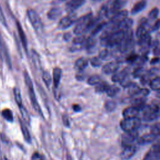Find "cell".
Segmentation results:
<instances>
[{
  "label": "cell",
  "mask_w": 160,
  "mask_h": 160,
  "mask_svg": "<svg viewBox=\"0 0 160 160\" xmlns=\"http://www.w3.org/2000/svg\"><path fill=\"white\" fill-rule=\"evenodd\" d=\"M160 28V19H158L156 21L154 25L152 26V30L154 31H157Z\"/></svg>",
  "instance_id": "obj_49"
},
{
  "label": "cell",
  "mask_w": 160,
  "mask_h": 160,
  "mask_svg": "<svg viewBox=\"0 0 160 160\" xmlns=\"http://www.w3.org/2000/svg\"><path fill=\"white\" fill-rule=\"evenodd\" d=\"M78 18L74 12L69 13L68 15L62 18L58 22V28L59 29H66L71 27L76 21Z\"/></svg>",
  "instance_id": "obj_9"
},
{
  "label": "cell",
  "mask_w": 160,
  "mask_h": 160,
  "mask_svg": "<svg viewBox=\"0 0 160 160\" xmlns=\"http://www.w3.org/2000/svg\"><path fill=\"white\" fill-rule=\"evenodd\" d=\"M91 1H94V2H100V1H102V0H91Z\"/></svg>",
  "instance_id": "obj_55"
},
{
  "label": "cell",
  "mask_w": 160,
  "mask_h": 160,
  "mask_svg": "<svg viewBox=\"0 0 160 160\" xmlns=\"http://www.w3.org/2000/svg\"><path fill=\"white\" fill-rule=\"evenodd\" d=\"M145 74L144 72V70L142 67H138L136 69H135V70L133 71L132 72V76L136 78H141L144 74Z\"/></svg>",
  "instance_id": "obj_40"
},
{
  "label": "cell",
  "mask_w": 160,
  "mask_h": 160,
  "mask_svg": "<svg viewBox=\"0 0 160 160\" xmlns=\"http://www.w3.org/2000/svg\"><path fill=\"white\" fill-rule=\"evenodd\" d=\"M133 24V21L132 19L127 17L117 24V28L119 31H126L131 29Z\"/></svg>",
  "instance_id": "obj_19"
},
{
  "label": "cell",
  "mask_w": 160,
  "mask_h": 160,
  "mask_svg": "<svg viewBox=\"0 0 160 160\" xmlns=\"http://www.w3.org/2000/svg\"><path fill=\"white\" fill-rule=\"evenodd\" d=\"M19 124H20L21 129L22 131V135L24 136V139L28 142H31V135H30L29 131L26 125L25 124V123L21 119H19Z\"/></svg>",
  "instance_id": "obj_25"
},
{
  "label": "cell",
  "mask_w": 160,
  "mask_h": 160,
  "mask_svg": "<svg viewBox=\"0 0 160 160\" xmlns=\"http://www.w3.org/2000/svg\"><path fill=\"white\" fill-rule=\"evenodd\" d=\"M88 65V61L84 58H81L76 60L74 67L78 71H82L84 70Z\"/></svg>",
  "instance_id": "obj_26"
},
{
  "label": "cell",
  "mask_w": 160,
  "mask_h": 160,
  "mask_svg": "<svg viewBox=\"0 0 160 160\" xmlns=\"http://www.w3.org/2000/svg\"><path fill=\"white\" fill-rule=\"evenodd\" d=\"M13 93H14V99L15 101L17 103V104L18 105V106H21L22 105V98H21V91L19 90V89L17 87L14 88L13 89Z\"/></svg>",
  "instance_id": "obj_33"
},
{
  "label": "cell",
  "mask_w": 160,
  "mask_h": 160,
  "mask_svg": "<svg viewBox=\"0 0 160 160\" xmlns=\"http://www.w3.org/2000/svg\"><path fill=\"white\" fill-rule=\"evenodd\" d=\"M72 109L75 112H79L81 110V108L79 104H74L72 106Z\"/></svg>",
  "instance_id": "obj_52"
},
{
  "label": "cell",
  "mask_w": 160,
  "mask_h": 160,
  "mask_svg": "<svg viewBox=\"0 0 160 160\" xmlns=\"http://www.w3.org/2000/svg\"><path fill=\"white\" fill-rule=\"evenodd\" d=\"M2 160H8V159L7 158H3Z\"/></svg>",
  "instance_id": "obj_57"
},
{
  "label": "cell",
  "mask_w": 160,
  "mask_h": 160,
  "mask_svg": "<svg viewBox=\"0 0 160 160\" xmlns=\"http://www.w3.org/2000/svg\"><path fill=\"white\" fill-rule=\"evenodd\" d=\"M60 2H64V1H68V0H58Z\"/></svg>",
  "instance_id": "obj_56"
},
{
  "label": "cell",
  "mask_w": 160,
  "mask_h": 160,
  "mask_svg": "<svg viewBox=\"0 0 160 160\" xmlns=\"http://www.w3.org/2000/svg\"><path fill=\"white\" fill-rule=\"evenodd\" d=\"M31 160H44V159L42 155L39 154L38 152H35L32 155Z\"/></svg>",
  "instance_id": "obj_47"
},
{
  "label": "cell",
  "mask_w": 160,
  "mask_h": 160,
  "mask_svg": "<svg viewBox=\"0 0 160 160\" xmlns=\"http://www.w3.org/2000/svg\"><path fill=\"white\" fill-rule=\"evenodd\" d=\"M128 16V11L127 10H121L118 12L110 20V22H112L114 24H118L122 20L127 18Z\"/></svg>",
  "instance_id": "obj_18"
},
{
  "label": "cell",
  "mask_w": 160,
  "mask_h": 160,
  "mask_svg": "<svg viewBox=\"0 0 160 160\" xmlns=\"http://www.w3.org/2000/svg\"><path fill=\"white\" fill-rule=\"evenodd\" d=\"M124 34L123 31H116L108 36L100 38V43L101 46L107 48L117 46L123 39Z\"/></svg>",
  "instance_id": "obj_2"
},
{
  "label": "cell",
  "mask_w": 160,
  "mask_h": 160,
  "mask_svg": "<svg viewBox=\"0 0 160 160\" xmlns=\"http://www.w3.org/2000/svg\"><path fill=\"white\" fill-rule=\"evenodd\" d=\"M153 53L156 56H159L160 54V46H159V45L153 49Z\"/></svg>",
  "instance_id": "obj_51"
},
{
  "label": "cell",
  "mask_w": 160,
  "mask_h": 160,
  "mask_svg": "<svg viewBox=\"0 0 160 160\" xmlns=\"http://www.w3.org/2000/svg\"><path fill=\"white\" fill-rule=\"evenodd\" d=\"M109 84L106 82H100L99 84L96 85V91L98 92H106L108 88L109 87Z\"/></svg>",
  "instance_id": "obj_35"
},
{
  "label": "cell",
  "mask_w": 160,
  "mask_h": 160,
  "mask_svg": "<svg viewBox=\"0 0 160 160\" xmlns=\"http://www.w3.org/2000/svg\"><path fill=\"white\" fill-rule=\"evenodd\" d=\"M0 22L1 23L4 25L5 27L7 26V22H6V20L4 14V12L2 11V9L1 8V4H0Z\"/></svg>",
  "instance_id": "obj_46"
},
{
  "label": "cell",
  "mask_w": 160,
  "mask_h": 160,
  "mask_svg": "<svg viewBox=\"0 0 160 160\" xmlns=\"http://www.w3.org/2000/svg\"><path fill=\"white\" fill-rule=\"evenodd\" d=\"M151 132L157 136L160 135V122L154 124L151 126Z\"/></svg>",
  "instance_id": "obj_41"
},
{
  "label": "cell",
  "mask_w": 160,
  "mask_h": 160,
  "mask_svg": "<svg viewBox=\"0 0 160 160\" xmlns=\"http://www.w3.org/2000/svg\"><path fill=\"white\" fill-rule=\"evenodd\" d=\"M138 138V132L137 131L124 132L122 135L121 143L123 147L129 145H132L133 142L137 140Z\"/></svg>",
  "instance_id": "obj_10"
},
{
  "label": "cell",
  "mask_w": 160,
  "mask_h": 160,
  "mask_svg": "<svg viewBox=\"0 0 160 160\" xmlns=\"http://www.w3.org/2000/svg\"><path fill=\"white\" fill-rule=\"evenodd\" d=\"M100 82H101V77L98 75L91 76L90 78H89L88 80V83L91 86L97 85Z\"/></svg>",
  "instance_id": "obj_37"
},
{
  "label": "cell",
  "mask_w": 160,
  "mask_h": 160,
  "mask_svg": "<svg viewBox=\"0 0 160 160\" xmlns=\"http://www.w3.org/2000/svg\"><path fill=\"white\" fill-rule=\"evenodd\" d=\"M105 109L108 111H112L116 108V102L112 101H108L105 102L104 104Z\"/></svg>",
  "instance_id": "obj_42"
},
{
  "label": "cell",
  "mask_w": 160,
  "mask_h": 160,
  "mask_svg": "<svg viewBox=\"0 0 160 160\" xmlns=\"http://www.w3.org/2000/svg\"><path fill=\"white\" fill-rule=\"evenodd\" d=\"M156 98L160 99V90L157 91V92H156Z\"/></svg>",
  "instance_id": "obj_54"
},
{
  "label": "cell",
  "mask_w": 160,
  "mask_h": 160,
  "mask_svg": "<svg viewBox=\"0 0 160 160\" xmlns=\"http://www.w3.org/2000/svg\"><path fill=\"white\" fill-rule=\"evenodd\" d=\"M19 110H20V112L22 116V119L28 124H30L31 122V118L29 116V114L28 113V111H27V109H26V108L23 106V104L21 106L19 107Z\"/></svg>",
  "instance_id": "obj_29"
},
{
  "label": "cell",
  "mask_w": 160,
  "mask_h": 160,
  "mask_svg": "<svg viewBox=\"0 0 160 160\" xmlns=\"http://www.w3.org/2000/svg\"><path fill=\"white\" fill-rule=\"evenodd\" d=\"M92 18V14L88 13L78 19L76 21V25L74 28V34L76 36H79L84 35L86 33L88 24Z\"/></svg>",
  "instance_id": "obj_5"
},
{
  "label": "cell",
  "mask_w": 160,
  "mask_h": 160,
  "mask_svg": "<svg viewBox=\"0 0 160 160\" xmlns=\"http://www.w3.org/2000/svg\"><path fill=\"white\" fill-rule=\"evenodd\" d=\"M62 74V70L59 68H55L53 69L52 72V81L54 86L56 88H57L59 84L61 78Z\"/></svg>",
  "instance_id": "obj_23"
},
{
  "label": "cell",
  "mask_w": 160,
  "mask_h": 160,
  "mask_svg": "<svg viewBox=\"0 0 160 160\" xmlns=\"http://www.w3.org/2000/svg\"><path fill=\"white\" fill-rule=\"evenodd\" d=\"M98 57L101 60H108V59L111 58V53L108 49H102V51H100V52L99 53V56Z\"/></svg>",
  "instance_id": "obj_36"
},
{
  "label": "cell",
  "mask_w": 160,
  "mask_h": 160,
  "mask_svg": "<svg viewBox=\"0 0 160 160\" xmlns=\"http://www.w3.org/2000/svg\"><path fill=\"white\" fill-rule=\"evenodd\" d=\"M142 160H160V142L151 147Z\"/></svg>",
  "instance_id": "obj_11"
},
{
  "label": "cell",
  "mask_w": 160,
  "mask_h": 160,
  "mask_svg": "<svg viewBox=\"0 0 160 160\" xmlns=\"http://www.w3.org/2000/svg\"><path fill=\"white\" fill-rule=\"evenodd\" d=\"M128 88L129 94L131 97L138 95L141 89V88L136 84H134L133 82H132V84Z\"/></svg>",
  "instance_id": "obj_31"
},
{
  "label": "cell",
  "mask_w": 160,
  "mask_h": 160,
  "mask_svg": "<svg viewBox=\"0 0 160 160\" xmlns=\"http://www.w3.org/2000/svg\"><path fill=\"white\" fill-rule=\"evenodd\" d=\"M157 137H158L157 136H156L151 132L149 134H144L141 137H138L136 141L139 144L144 145V144H149V143L154 141L155 139L157 138Z\"/></svg>",
  "instance_id": "obj_16"
},
{
  "label": "cell",
  "mask_w": 160,
  "mask_h": 160,
  "mask_svg": "<svg viewBox=\"0 0 160 160\" xmlns=\"http://www.w3.org/2000/svg\"><path fill=\"white\" fill-rule=\"evenodd\" d=\"M27 16L34 30L38 33L41 32L43 29V24L39 14L34 9H29L27 10Z\"/></svg>",
  "instance_id": "obj_8"
},
{
  "label": "cell",
  "mask_w": 160,
  "mask_h": 160,
  "mask_svg": "<svg viewBox=\"0 0 160 160\" xmlns=\"http://www.w3.org/2000/svg\"><path fill=\"white\" fill-rule=\"evenodd\" d=\"M140 112V109L134 106L128 107L122 111V116L124 118H132L138 117Z\"/></svg>",
  "instance_id": "obj_15"
},
{
  "label": "cell",
  "mask_w": 160,
  "mask_h": 160,
  "mask_svg": "<svg viewBox=\"0 0 160 160\" xmlns=\"http://www.w3.org/2000/svg\"><path fill=\"white\" fill-rule=\"evenodd\" d=\"M142 119L145 121H151L156 119L159 115L160 107L156 104H145L141 109Z\"/></svg>",
  "instance_id": "obj_4"
},
{
  "label": "cell",
  "mask_w": 160,
  "mask_h": 160,
  "mask_svg": "<svg viewBox=\"0 0 160 160\" xmlns=\"http://www.w3.org/2000/svg\"><path fill=\"white\" fill-rule=\"evenodd\" d=\"M146 97H143L141 96H135L132 97L131 102L132 106L139 108L141 111V108L146 104Z\"/></svg>",
  "instance_id": "obj_21"
},
{
  "label": "cell",
  "mask_w": 160,
  "mask_h": 160,
  "mask_svg": "<svg viewBox=\"0 0 160 160\" xmlns=\"http://www.w3.org/2000/svg\"><path fill=\"white\" fill-rule=\"evenodd\" d=\"M149 86L151 89L158 91L160 90V77H156L151 79L149 82Z\"/></svg>",
  "instance_id": "obj_30"
},
{
  "label": "cell",
  "mask_w": 160,
  "mask_h": 160,
  "mask_svg": "<svg viewBox=\"0 0 160 160\" xmlns=\"http://www.w3.org/2000/svg\"><path fill=\"white\" fill-rule=\"evenodd\" d=\"M141 124V119L138 117L124 118L120 122V126L124 132L137 131Z\"/></svg>",
  "instance_id": "obj_7"
},
{
  "label": "cell",
  "mask_w": 160,
  "mask_h": 160,
  "mask_svg": "<svg viewBox=\"0 0 160 160\" xmlns=\"http://www.w3.org/2000/svg\"><path fill=\"white\" fill-rule=\"evenodd\" d=\"M24 81H25V84L27 86L28 90V94H29V96L31 102V104L33 107V108L34 109V110L38 112L41 116H43L42 112V110L41 109V107L36 99V95H35V92H34V89L33 88V84L32 82V80L29 75V74L28 73V72L24 71Z\"/></svg>",
  "instance_id": "obj_1"
},
{
  "label": "cell",
  "mask_w": 160,
  "mask_h": 160,
  "mask_svg": "<svg viewBox=\"0 0 160 160\" xmlns=\"http://www.w3.org/2000/svg\"><path fill=\"white\" fill-rule=\"evenodd\" d=\"M42 80L44 82L46 86L49 87L52 81V78L51 74L48 71H44L42 73Z\"/></svg>",
  "instance_id": "obj_38"
},
{
  "label": "cell",
  "mask_w": 160,
  "mask_h": 160,
  "mask_svg": "<svg viewBox=\"0 0 160 160\" xmlns=\"http://www.w3.org/2000/svg\"><path fill=\"white\" fill-rule=\"evenodd\" d=\"M62 14V10L61 8L58 7L52 8L48 12V17L49 19L56 20Z\"/></svg>",
  "instance_id": "obj_24"
},
{
  "label": "cell",
  "mask_w": 160,
  "mask_h": 160,
  "mask_svg": "<svg viewBox=\"0 0 160 160\" xmlns=\"http://www.w3.org/2000/svg\"><path fill=\"white\" fill-rule=\"evenodd\" d=\"M127 0H108L103 6L106 11V18L111 19L118 12L121 10Z\"/></svg>",
  "instance_id": "obj_3"
},
{
  "label": "cell",
  "mask_w": 160,
  "mask_h": 160,
  "mask_svg": "<svg viewBox=\"0 0 160 160\" xmlns=\"http://www.w3.org/2000/svg\"><path fill=\"white\" fill-rule=\"evenodd\" d=\"M146 4L147 2L146 0H140L133 6L131 9V13L132 14H136L139 12L142 11L146 8Z\"/></svg>",
  "instance_id": "obj_22"
},
{
  "label": "cell",
  "mask_w": 160,
  "mask_h": 160,
  "mask_svg": "<svg viewBox=\"0 0 160 160\" xmlns=\"http://www.w3.org/2000/svg\"><path fill=\"white\" fill-rule=\"evenodd\" d=\"M62 121H63L64 124L66 126H69V122L68 118L66 115H63L62 116Z\"/></svg>",
  "instance_id": "obj_50"
},
{
  "label": "cell",
  "mask_w": 160,
  "mask_h": 160,
  "mask_svg": "<svg viewBox=\"0 0 160 160\" xmlns=\"http://www.w3.org/2000/svg\"><path fill=\"white\" fill-rule=\"evenodd\" d=\"M2 115L4 118L9 122L13 121V114L12 111L9 109H4L2 111Z\"/></svg>",
  "instance_id": "obj_34"
},
{
  "label": "cell",
  "mask_w": 160,
  "mask_h": 160,
  "mask_svg": "<svg viewBox=\"0 0 160 160\" xmlns=\"http://www.w3.org/2000/svg\"><path fill=\"white\" fill-rule=\"evenodd\" d=\"M134 44V32L131 29L124 31V37L120 43L117 46L118 50L125 52L131 49Z\"/></svg>",
  "instance_id": "obj_6"
},
{
  "label": "cell",
  "mask_w": 160,
  "mask_h": 160,
  "mask_svg": "<svg viewBox=\"0 0 160 160\" xmlns=\"http://www.w3.org/2000/svg\"><path fill=\"white\" fill-rule=\"evenodd\" d=\"M121 85L124 87V88H128L131 84H132V82L128 79V76L126 77L124 79H123L121 81L119 82Z\"/></svg>",
  "instance_id": "obj_45"
},
{
  "label": "cell",
  "mask_w": 160,
  "mask_h": 160,
  "mask_svg": "<svg viewBox=\"0 0 160 160\" xmlns=\"http://www.w3.org/2000/svg\"><path fill=\"white\" fill-rule=\"evenodd\" d=\"M119 90L120 89L118 86L115 85H111V86H109L106 92L108 96L114 97L119 92Z\"/></svg>",
  "instance_id": "obj_32"
},
{
  "label": "cell",
  "mask_w": 160,
  "mask_h": 160,
  "mask_svg": "<svg viewBox=\"0 0 160 160\" xmlns=\"http://www.w3.org/2000/svg\"><path fill=\"white\" fill-rule=\"evenodd\" d=\"M16 27L18 29V32L19 34V37L20 38L21 44H22V46L25 50L26 52L28 51V41H27V38L25 34L24 31H23V29L22 26H21V24L18 21H16Z\"/></svg>",
  "instance_id": "obj_17"
},
{
  "label": "cell",
  "mask_w": 160,
  "mask_h": 160,
  "mask_svg": "<svg viewBox=\"0 0 160 160\" xmlns=\"http://www.w3.org/2000/svg\"><path fill=\"white\" fill-rule=\"evenodd\" d=\"M129 72V68H124V69L121 70L119 72H116L113 74V75L112 76V81L113 82H120L123 79H124L126 77L128 76V74Z\"/></svg>",
  "instance_id": "obj_20"
},
{
  "label": "cell",
  "mask_w": 160,
  "mask_h": 160,
  "mask_svg": "<svg viewBox=\"0 0 160 160\" xmlns=\"http://www.w3.org/2000/svg\"><path fill=\"white\" fill-rule=\"evenodd\" d=\"M90 62L91 65L94 67H99L101 65V59L99 57H93L91 59Z\"/></svg>",
  "instance_id": "obj_43"
},
{
  "label": "cell",
  "mask_w": 160,
  "mask_h": 160,
  "mask_svg": "<svg viewBox=\"0 0 160 160\" xmlns=\"http://www.w3.org/2000/svg\"><path fill=\"white\" fill-rule=\"evenodd\" d=\"M159 13V10L158 8H154L148 13V18L151 20H154L157 18Z\"/></svg>",
  "instance_id": "obj_39"
},
{
  "label": "cell",
  "mask_w": 160,
  "mask_h": 160,
  "mask_svg": "<svg viewBox=\"0 0 160 160\" xmlns=\"http://www.w3.org/2000/svg\"><path fill=\"white\" fill-rule=\"evenodd\" d=\"M139 58V57L137 54H131V55H129V56L127 57L126 61L129 63L133 64V63L136 62Z\"/></svg>",
  "instance_id": "obj_44"
},
{
  "label": "cell",
  "mask_w": 160,
  "mask_h": 160,
  "mask_svg": "<svg viewBox=\"0 0 160 160\" xmlns=\"http://www.w3.org/2000/svg\"><path fill=\"white\" fill-rule=\"evenodd\" d=\"M85 2V0H69L66 4L65 9L69 13L74 12Z\"/></svg>",
  "instance_id": "obj_13"
},
{
  "label": "cell",
  "mask_w": 160,
  "mask_h": 160,
  "mask_svg": "<svg viewBox=\"0 0 160 160\" xmlns=\"http://www.w3.org/2000/svg\"><path fill=\"white\" fill-rule=\"evenodd\" d=\"M159 58L158 57H155L154 58H152L151 61V64H156L157 62H158L159 61Z\"/></svg>",
  "instance_id": "obj_53"
},
{
  "label": "cell",
  "mask_w": 160,
  "mask_h": 160,
  "mask_svg": "<svg viewBox=\"0 0 160 160\" xmlns=\"http://www.w3.org/2000/svg\"><path fill=\"white\" fill-rule=\"evenodd\" d=\"M106 25H107V22L105 21H101L98 23L96 26L91 31V36L92 37L96 36L98 34H99L101 31H102L105 28Z\"/></svg>",
  "instance_id": "obj_27"
},
{
  "label": "cell",
  "mask_w": 160,
  "mask_h": 160,
  "mask_svg": "<svg viewBox=\"0 0 160 160\" xmlns=\"http://www.w3.org/2000/svg\"><path fill=\"white\" fill-rule=\"evenodd\" d=\"M148 34L149 32L146 30V28L141 25H139L136 31V36L138 39H141L144 38Z\"/></svg>",
  "instance_id": "obj_28"
},
{
  "label": "cell",
  "mask_w": 160,
  "mask_h": 160,
  "mask_svg": "<svg viewBox=\"0 0 160 160\" xmlns=\"http://www.w3.org/2000/svg\"><path fill=\"white\" fill-rule=\"evenodd\" d=\"M136 152V148L134 144L126 146L123 147V149L120 154V157L123 160H128L131 159L135 154Z\"/></svg>",
  "instance_id": "obj_12"
},
{
  "label": "cell",
  "mask_w": 160,
  "mask_h": 160,
  "mask_svg": "<svg viewBox=\"0 0 160 160\" xmlns=\"http://www.w3.org/2000/svg\"><path fill=\"white\" fill-rule=\"evenodd\" d=\"M149 90L147 88H141L140 89V91L138 94V95L137 96H143V97H146L148 95H149Z\"/></svg>",
  "instance_id": "obj_48"
},
{
  "label": "cell",
  "mask_w": 160,
  "mask_h": 160,
  "mask_svg": "<svg viewBox=\"0 0 160 160\" xmlns=\"http://www.w3.org/2000/svg\"><path fill=\"white\" fill-rule=\"evenodd\" d=\"M119 68V62L118 61H111L105 64L102 68V71L106 74H114Z\"/></svg>",
  "instance_id": "obj_14"
}]
</instances>
